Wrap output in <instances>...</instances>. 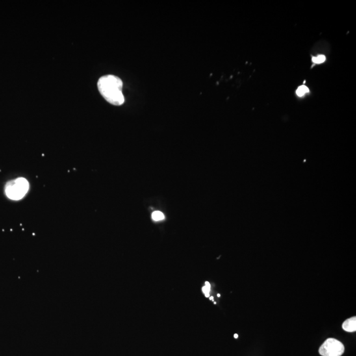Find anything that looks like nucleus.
Masks as SVG:
<instances>
[{
	"label": "nucleus",
	"mask_w": 356,
	"mask_h": 356,
	"mask_svg": "<svg viewBox=\"0 0 356 356\" xmlns=\"http://www.w3.org/2000/svg\"><path fill=\"white\" fill-rule=\"evenodd\" d=\"M97 85L100 93L108 103L115 106L124 103L123 82L120 78L112 75L103 76L100 78Z\"/></svg>",
	"instance_id": "obj_1"
},
{
	"label": "nucleus",
	"mask_w": 356,
	"mask_h": 356,
	"mask_svg": "<svg viewBox=\"0 0 356 356\" xmlns=\"http://www.w3.org/2000/svg\"><path fill=\"white\" fill-rule=\"evenodd\" d=\"M29 190V182L25 178L19 177L6 184L5 192L9 199L18 201L25 196Z\"/></svg>",
	"instance_id": "obj_2"
},
{
	"label": "nucleus",
	"mask_w": 356,
	"mask_h": 356,
	"mask_svg": "<svg viewBox=\"0 0 356 356\" xmlns=\"http://www.w3.org/2000/svg\"><path fill=\"white\" fill-rule=\"evenodd\" d=\"M344 349L343 343L336 338H329L321 345L319 353L321 356H342Z\"/></svg>",
	"instance_id": "obj_3"
},
{
	"label": "nucleus",
	"mask_w": 356,
	"mask_h": 356,
	"mask_svg": "<svg viewBox=\"0 0 356 356\" xmlns=\"http://www.w3.org/2000/svg\"><path fill=\"white\" fill-rule=\"evenodd\" d=\"M342 329L348 333H353L356 331V317L353 316L346 319L342 325Z\"/></svg>",
	"instance_id": "obj_4"
},
{
	"label": "nucleus",
	"mask_w": 356,
	"mask_h": 356,
	"mask_svg": "<svg viewBox=\"0 0 356 356\" xmlns=\"http://www.w3.org/2000/svg\"><path fill=\"white\" fill-rule=\"evenodd\" d=\"M164 218V214L162 212L155 211L152 214V219L155 222L163 220Z\"/></svg>",
	"instance_id": "obj_5"
},
{
	"label": "nucleus",
	"mask_w": 356,
	"mask_h": 356,
	"mask_svg": "<svg viewBox=\"0 0 356 356\" xmlns=\"http://www.w3.org/2000/svg\"><path fill=\"white\" fill-rule=\"evenodd\" d=\"M307 93H309V88L304 85L299 86L296 91V95L299 97H303V95H305Z\"/></svg>",
	"instance_id": "obj_6"
},
{
	"label": "nucleus",
	"mask_w": 356,
	"mask_h": 356,
	"mask_svg": "<svg viewBox=\"0 0 356 356\" xmlns=\"http://www.w3.org/2000/svg\"><path fill=\"white\" fill-rule=\"evenodd\" d=\"M210 288H211V286H210L209 282H205V285L202 288V292L206 297H210Z\"/></svg>",
	"instance_id": "obj_7"
},
{
	"label": "nucleus",
	"mask_w": 356,
	"mask_h": 356,
	"mask_svg": "<svg viewBox=\"0 0 356 356\" xmlns=\"http://www.w3.org/2000/svg\"><path fill=\"white\" fill-rule=\"evenodd\" d=\"M325 60H326V57L324 55H319L317 56V57L312 58L313 62L317 64H322V63L325 62Z\"/></svg>",
	"instance_id": "obj_8"
},
{
	"label": "nucleus",
	"mask_w": 356,
	"mask_h": 356,
	"mask_svg": "<svg viewBox=\"0 0 356 356\" xmlns=\"http://www.w3.org/2000/svg\"><path fill=\"white\" fill-rule=\"evenodd\" d=\"M234 338H238V334H234Z\"/></svg>",
	"instance_id": "obj_9"
},
{
	"label": "nucleus",
	"mask_w": 356,
	"mask_h": 356,
	"mask_svg": "<svg viewBox=\"0 0 356 356\" xmlns=\"http://www.w3.org/2000/svg\"><path fill=\"white\" fill-rule=\"evenodd\" d=\"M210 297V300L214 301V297H213L211 296V297Z\"/></svg>",
	"instance_id": "obj_10"
},
{
	"label": "nucleus",
	"mask_w": 356,
	"mask_h": 356,
	"mask_svg": "<svg viewBox=\"0 0 356 356\" xmlns=\"http://www.w3.org/2000/svg\"><path fill=\"white\" fill-rule=\"evenodd\" d=\"M220 295L218 294V297H220Z\"/></svg>",
	"instance_id": "obj_11"
}]
</instances>
